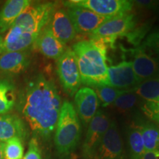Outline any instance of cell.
I'll use <instances>...</instances> for the list:
<instances>
[{"mask_svg": "<svg viewBox=\"0 0 159 159\" xmlns=\"http://www.w3.org/2000/svg\"><path fill=\"white\" fill-rule=\"evenodd\" d=\"M19 108L31 130L47 139L55 130L61 99L54 82L42 74L33 77L20 97Z\"/></svg>", "mask_w": 159, "mask_h": 159, "instance_id": "1", "label": "cell"}, {"mask_svg": "<svg viewBox=\"0 0 159 159\" xmlns=\"http://www.w3.org/2000/svg\"><path fill=\"white\" fill-rule=\"evenodd\" d=\"M71 49L83 84L92 88L108 85L106 46L90 39L74 43Z\"/></svg>", "mask_w": 159, "mask_h": 159, "instance_id": "2", "label": "cell"}, {"mask_svg": "<svg viewBox=\"0 0 159 159\" xmlns=\"http://www.w3.org/2000/svg\"><path fill=\"white\" fill-rule=\"evenodd\" d=\"M81 136V126L75 106L69 101H64L55 128V144L57 152L67 156L77 148Z\"/></svg>", "mask_w": 159, "mask_h": 159, "instance_id": "3", "label": "cell"}, {"mask_svg": "<svg viewBox=\"0 0 159 159\" xmlns=\"http://www.w3.org/2000/svg\"><path fill=\"white\" fill-rule=\"evenodd\" d=\"M136 20L130 13L117 16L108 19L89 35L91 40L97 41L108 47L113 46L119 37L126 36L135 28Z\"/></svg>", "mask_w": 159, "mask_h": 159, "instance_id": "4", "label": "cell"}, {"mask_svg": "<svg viewBox=\"0 0 159 159\" xmlns=\"http://www.w3.org/2000/svg\"><path fill=\"white\" fill-rule=\"evenodd\" d=\"M56 8V4L53 2L31 3L20 14L12 26L19 27L26 33L39 34L48 25Z\"/></svg>", "mask_w": 159, "mask_h": 159, "instance_id": "5", "label": "cell"}, {"mask_svg": "<svg viewBox=\"0 0 159 159\" xmlns=\"http://www.w3.org/2000/svg\"><path fill=\"white\" fill-rule=\"evenodd\" d=\"M57 72L66 92L70 96L76 94L82 83L76 57L69 47L57 60Z\"/></svg>", "mask_w": 159, "mask_h": 159, "instance_id": "6", "label": "cell"}, {"mask_svg": "<svg viewBox=\"0 0 159 159\" xmlns=\"http://www.w3.org/2000/svg\"><path fill=\"white\" fill-rule=\"evenodd\" d=\"M108 116L102 111L97 114L89 122L88 130L82 147L83 159H94L105 133L110 126Z\"/></svg>", "mask_w": 159, "mask_h": 159, "instance_id": "7", "label": "cell"}, {"mask_svg": "<svg viewBox=\"0 0 159 159\" xmlns=\"http://www.w3.org/2000/svg\"><path fill=\"white\" fill-rule=\"evenodd\" d=\"M64 5L84 7L102 16L113 18L128 13L134 2L128 0H72L64 2Z\"/></svg>", "mask_w": 159, "mask_h": 159, "instance_id": "8", "label": "cell"}, {"mask_svg": "<svg viewBox=\"0 0 159 159\" xmlns=\"http://www.w3.org/2000/svg\"><path fill=\"white\" fill-rule=\"evenodd\" d=\"M134 91L140 102L141 109L155 122L159 111V76L143 81Z\"/></svg>", "mask_w": 159, "mask_h": 159, "instance_id": "9", "label": "cell"}, {"mask_svg": "<svg viewBox=\"0 0 159 159\" xmlns=\"http://www.w3.org/2000/svg\"><path fill=\"white\" fill-rule=\"evenodd\" d=\"M94 159H128L116 123L111 121Z\"/></svg>", "mask_w": 159, "mask_h": 159, "instance_id": "10", "label": "cell"}, {"mask_svg": "<svg viewBox=\"0 0 159 159\" xmlns=\"http://www.w3.org/2000/svg\"><path fill=\"white\" fill-rule=\"evenodd\" d=\"M66 12L72 22L76 33L89 34L111 18L102 16L84 7L67 6Z\"/></svg>", "mask_w": 159, "mask_h": 159, "instance_id": "11", "label": "cell"}, {"mask_svg": "<svg viewBox=\"0 0 159 159\" xmlns=\"http://www.w3.org/2000/svg\"><path fill=\"white\" fill-rule=\"evenodd\" d=\"M108 85L119 90L136 88L140 82L135 75L132 61H124L108 67Z\"/></svg>", "mask_w": 159, "mask_h": 159, "instance_id": "12", "label": "cell"}, {"mask_svg": "<svg viewBox=\"0 0 159 159\" xmlns=\"http://www.w3.org/2000/svg\"><path fill=\"white\" fill-rule=\"evenodd\" d=\"M99 103L96 92L90 87H83L75 94V108L78 117L84 124H89L97 114Z\"/></svg>", "mask_w": 159, "mask_h": 159, "instance_id": "13", "label": "cell"}, {"mask_svg": "<svg viewBox=\"0 0 159 159\" xmlns=\"http://www.w3.org/2000/svg\"><path fill=\"white\" fill-rule=\"evenodd\" d=\"M132 64L140 83L159 76V61L147 52L141 46L135 49Z\"/></svg>", "mask_w": 159, "mask_h": 159, "instance_id": "14", "label": "cell"}, {"mask_svg": "<svg viewBox=\"0 0 159 159\" xmlns=\"http://www.w3.org/2000/svg\"><path fill=\"white\" fill-rule=\"evenodd\" d=\"M39 34L26 33L19 27L12 26L5 37L3 38V42L0 47V55L12 52L25 51L33 47Z\"/></svg>", "mask_w": 159, "mask_h": 159, "instance_id": "15", "label": "cell"}, {"mask_svg": "<svg viewBox=\"0 0 159 159\" xmlns=\"http://www.w3.org/2000/svg\"><path fill=\"white\" fill-rule=\"evenodd\" d=\"M47 26L53 35L61 42L66 44L76 36V31L66 10L56 8Z\"/></svg>", "mask_w": 159, "mask_h": 159, "instance_id": "16", "label": "cell"}, {"mask_svg": "<svg viewBox=\"0 0 159 159\" xmlns=\"http://www.w3.org/2000/svg\"><path fill=\"white\" fill-rule=\"evenodd\" d=\"M33 47L45 57L55 60L58 59L67 48L64 43L53 35L47 25L39 33Z\"/></svg>", "mask_w": 159, "mask_h": 159, "instance_id": "17", "label": "cell"}, {"mask_svg": "<svg viewBox=\"0 0 159 159\" xmlns=\"http://www.w3.org/2000/svg\"><path fill=\"white\" fill-rule=\"evenodd\" d=\"M27 136V129L24 121L15 114L0 115V142L18 138L24 141Z\"/></svg>", "mask_w": 159, "mask_h": 159, "instance_id": "18", "label": "cell"}, {"mask_svg": "<svg viewBox=\"0 0 159 159\" xmlns=\"http://www.w3.org/2000/svg\"><path fill=\"white\" fill-rule=\"evenodd\" d=\"M30 63V49L5 53L0 55V73L11 75H19L27 69Z\"/></svg>", "mask_w": 159, "mask_h": 159, "instance_id": "19", "label": "cell"}, {"mask_svg": "<svg viewBox=\"0 0 159 159\" xmlns=\"http://www.w3.org/2000/svg\"><path fill=\"white\" fill-rule=\"evenodd\" d=\"M31 5L29 0H9L0 11V35L8 31L22 12Z\"/></svg>", "mask_w": 159, "mask_h": 159, "instance_id": "20", "label": "cell"}, {"mask_svg": "<svg viewBox=\"0 0 159 159\" xmlns=\"http://www.w3.org/2000/svg\"><path fill=\"white\" fill-rule=\"evenodd\" d=\"M16 103V93L13 82L7 79L0 80V115L11 111Z\"/></svg>", "mask_w": 159, "mask_h": 159, "instance_id": "21", "label": "cell"}, {"mask_svg": "<svg viewBox=\"0 0 159 159\" xmlns=\"http://www.w3.org/2000/svg\"><path fill=\"white\" fill-rule=\"evenodd\" d=\"M146 152H159V128L153 123L147 122L139 125Z\"/></svg>", "mask_w": 159, "mask_h": 159, "instance_id": "22", "label": "cell"}, {"mask_svg": "<svg viewBox=\"0 0 159 159\" xmlns=\"http://www.w3.org/2000/svg\"><path fill=\"white\" fill-rule=\"evenodd\" d=\"M128 146L129 159H142L146 151L139 125L131 127L129 130L128 133Z\"/></svg>", "mask_w": 159, "mask_h": 159, "instance_id": "23", "label": "cell"}, {"mask_svg": "<svg viewBox=\"0 0 159 159\" xmlns=\"http://www.w3.org/2000/svg\"><path fill=\"white\" fill-rule=\"evenodd\" d=\"M98 99L102 102L103 107H107L114 104L117 97L123 94L126 90H119L109 85H101L94 88Z\"/></svg>", "mask_w": 159, "mask_h": 159, "instance_id": "24", "label": "cell"}, {"mask_svg": "<svg viewBox=\"0 0 159 159\" xmlns=\"http://www.w3.org/2000/svg\"><path fill=\"white\" fill-rule=\"evenodd\" d=\"M23 141L14 138L4 143V158L23 159Z\"/></svg>", "mask_w": 159, "mask_h": 159, "instance_id": "25", "label": "cell"}, {"mask_svg": "<svg viewBox=\"0 0 159 159\" xmlns=\"http://www.w3.org/2000/svg\"><path fill=\"white\" fill-rule=\"evenodd\" d=\"M138 101V96L134 89L125 91L123 94L117 97L114 104L119 110L128 111L134 108Z\"/></svg>", "mask_w": 159, "mask_h": 159, "instance_id": "26", "label": "cell"}, {"mask_svg": "<svg viewBox=\"0 0 159 159\" xmlns=\"http://www.w3.org/2000/svg\"><path fill=\"white\" fill-rule=\"evenodd\" d=\"M141 47L159 61V27L151 32Z\"/></svg>", "mask_w": 159, "mask_h": 159, "instance_id": "27", "label": "cell"}, {"mask_svg": "<svg viewBox=\"0 0 159 159\" xmlns=\"http://www.w3.org/2000/svg\"><path fill=\"white\" fill-rule=\"evenodd\" d=\"M149 28H150V26L148 25H145L142 27H139V29L132 30L126 36L128 37L129 41L132 43L135 46L139 45L147 33V32L148 31Z\"/></svg>", "mask_w": 159, "mask_h": 159, "instance_id": "28", "label": "cell"}, {"mask_svg": "<svg viewBox=\"0 0 159 159\" xmlns=\"http://www.w3.org/2000/svg\"><path fill=\"white\" fill-rule=\"evenodd\" d=\"M23 159H42L39 143L35 138L31 139L30 141L28 150Z\"/></svg>", "mask_w": 159, "mask_h": 159, "instance_id": "29", "label": "cell"}, {"mask_svg": "<svg viewBox=\"0 0 159 159\" xmlns=\"http://www.w3.org/2000/svg\"><path fill=\"white\" fill-rule=\"evenodd\" d=\"M134 2L139 7L144 8L155 10V11L159 9V2L158 1H134Z\"/></svg>", "mask_w": 159, "mask_h": 159, "instance_id": "30", "label": "cell"}, {"mask_svg": "<svg viewBox=\"0 0 159 159\" xmlns=\"http://www.w3.org/2000/svg\"><path fill=\"white\" fill-rule=\"evenodd\" d=\"M142 159H159V152H145Z\"/></svg>", "mask_w": 159, "mask_h": 159, "instance_id": "31", "label": "cell"}, {"mask_svg": "<svg viewBox=\"0 0 159 159\" xmlns=\"http://www.w3.org/2000/svg\"><path fill=\"white\" fill-rule=\"evenodd\" d=\"M0 159L4 158V143L0 142Z\"/></svg>", "mask_w": 159, "mask_h": 159, "instance_id": "32", "label": "cell"}, {"mask_svg": "<svg viewBox=\"0 0 159 159\" xmlns=\"http://www.w3.org/2000/svg\"><path fill=\"white\" fill-rule=\"evenodd\" d=\"M154 122L156 123L157 126H158V128H159V111H158V116H157V118H156V121H155Z\"/></svg>", "mask_w": 159, "mask_h": 159, "instance_id": "33", "label": "cell"}, {"mask_svg": "<svg viewBox=\"0 0 159 159\" xmlns=\"http://www.w3.org/2000/svg\"><path fill=\"white\" fill-rule=\"evenodd\" d=\"M2 42H3V37L2 35H0V47H1L2 44Z\"/></svg>", "mask_w": 159, "mask_h": 159, "instance_id": "34", "label": "cell"}]
</instances>
